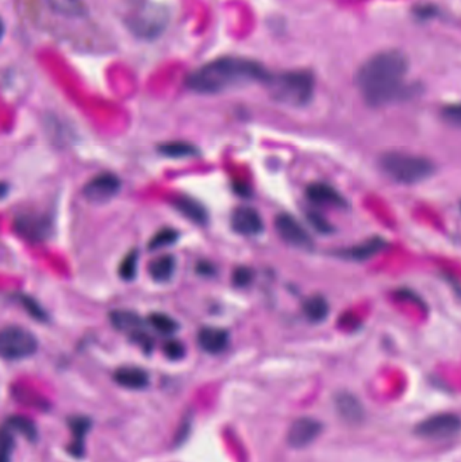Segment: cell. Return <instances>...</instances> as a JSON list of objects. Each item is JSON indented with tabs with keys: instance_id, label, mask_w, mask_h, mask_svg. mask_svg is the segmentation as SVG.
<instances>
[{
	"instance_id": "603a6c76",
	"label": "cell",
	"mask_w": 461,
	"mask_h": 462,
	"mask_svg": "<svg viewBox=\"0 0 461 462\" xmlns=\"http://www.w3.org/2000/svg\"><path fill=\"white\" fill-rule=\"evenodd\" d=\"M303 314L310 322L318 323L329 315V303L320 295L311 296L303 303Z\"/></svg>"
},
{
	"instance_id": "52a82bcc",
	"label": "cell",
	"mask_w": 461,
	"mask_h": 462,
	"mask_svg": "<svg viewBox=\"0 0 461 462\" xmlns=\"http://www.w3.org/2000/svg\"><path fill=\"white\" fill-rule=\"evenodd\" d=\"M416 435L425 439H448L461 433V418L456 414H437L417 424Z\"/></svg>"
},
{
	"instance_id": "44dd1931",
	"label": "cell",
	"mask_w": 461,
	"mask_h": 462,
	"mask_svg": "<svg viewBox=\"0 0 461 462\" xmlns=\"http://www.w3.org/2000/svg\"><path fill=\"white\" fill-rule=\"evenodd\" d=\"M175 209L194 224H205L207 221L206 209L192 197H179L173 200Z\"/></svg>"
},
{
	"instance_id": "d590c367",
	"label": "cell",
	"mask_w": 461,
	"mask_h": 462,
	"mask_svg": "<svg viewBox=\"0 0 461 462\" xmlns=\"http://www.w3.org/2000/svg\"><path fill=\"white\" fill-rule=\"evenodd\" d=\"M435 13V10L434 9H432L430 6H423V7H418V9H416V14L418 15V16H421V18H423V19H426V18H430L432 15Z\"/></svg>"
},
{
	"instance_id": "1f68e13d",
	"label": "cell",
	"mask_w": 461,
	"mask_h": 462,
	"mask_svg": "<svg viewBox=\"0 0 461 462\" xmlns=\"http://www.w3.org/2000/svg\"><path fill=\"white\" fill-rule=\"evenodd\" d=\"M254 279V272L248 266H238L237 269L233 272V284L238 288L248 287L251 281Z\"/></svg>"
},
{
	"instance_id": "836d02e7",
	"label": "cell",
	"mask_w": 461,
	"mask_h": 462,
	"mask_svg": "<svg viewBox=\"0 0 461 462\" xmlns=\"http://www.w3.org/2000/svg\"><path fill=\"white\" fill-rule=\"evenodd\" d=\"M308 219L310 224L318 231V233H322V234H327V233H332V226L329 224V222L322 216L321 214L318 212H308Z\"/></svg>"
},
{
	"instance_id": "8fae6325",
	"label": "cell",
	"mask_w": 461,
	"mask_h": 462,
	"mask_svg": "<svg viewBox=\"0 0 461 462\" xmlns=\"http://www.w3.org/2000/svg\"><path fill=\"white\" fill-rule=\"evenodd\" d=\"M230 224L233 230L241 236H259L264 230V224L260 214L246 206H241L233 211Z\"/></svg>"
},
{
	"instance_id": "4fadbf2b",
	"label": "cell",
	"mask_w": 461,
	"mask_h": 462,
	"mask_svg": "<svg viewBox=\"0 0 461 462\" xmlns=\"http://www.w3.org/2000/svg\"><path fill=\"white\" fill-rule=\"evenodd\" d=\"M15 229L30 241H42L50 233V224L43 216L23 215L15 221Z\"/></svg>"
},
{
	"instance_id": "d6a6232c",
	"label": "cell",
	"mask_w": 461,
	"mask_h": 462,
	"mask_svg": "<svg viewBox=\"0 0 461 462\" xmlns=\"http://www.w3.org/2000/svg\"><path fill=\"white\" fill-rule=\"evenodd\" d=\"M441 115L448 123H450L453 126L461 127V103L448 104L443 109Z\"/></svg>"
},
{
	"instance_id": "cb8c5ba5",
	"label": "cell",
	"mask_w": 461,
	"mask_h": 462,
	"mask_svg": "<svg viewBox=\"0 0 461 462\" xmlns=\"http://www.w3.org/2000/svg\"><path fill=\"white\" fill-rule=\"evenodd\" d=\"M158 152L169 158H190L195 157L197 149L192 143L184 141H170L161 143L158 146Z\"/></svg>"
},
{
	"instance_id": "d4e9b609",
	"label": "cell",
	"mask_w": 461,
	"mask_h": 462,
	"mask_svg": "<svg viewBox=\"0 0 461 462\" xmlns=\"http://www.w3.org/2000/svg\"><path fill=\"white\" fill-rule=\"evenodd\" d=\"M4 426H7L14 434L18 433V434L23 435L30 442L37 441L38 430H37L34 422H31L26 417H21V415L10 417L9 419L6 420Z\"/></svg>"
},
{
	"instance_id": "d6986e66",
	"label": "cell",
	"mask_w": 461,
	"mask_h": 462,
	"mask_svg": "<svg viewBox=\"0 0 461 462\" xmlns=\"http://www.w3.org/2000/svg\"><path fill=\"white\" fill-rule=\"evenodd\" d=\"M110 322L118 331L129 334L130 338L145 333L142 319L133 311H127V309L112 311L110 314Z\"/></svg>"
},
{
	"instance_id": "8992f818",
	"label": "cell",
	"mask_w": 461,
	"mask_h": 462,
	"mask_svg": "<svg viewBox=\"0 0 461 462\" xmlns=\"http://www.w3.org/2000/svg\"><path fill=\"white\" fill-rule=\"evenodd\" d=\"M38 349L37 338L19 326H7L0 334V353L6 360H22Z\"/></svg>"
},
{
	"instance_id": "3957f363",
	"label": "cell",
	"mask_w": 461,
	"mask_h": 462,
	"mask_svg": "<svg viewBox=\"0 0 461 462\" xmlns=\"http://www.w3.org/2000/svg\"><path fill=\"white\" fill-rule=\"evenodd\" d=\"M271 97L276 101L293 107L308 104L314 94V76L308 70H288L271 76L266 82Z\"/></svg>"
},
{
	"instance_id": "4dcf8cb0",
	"label": "cell",
	"mask_w": 461,
	"mask_h": 462,
	"mask_svg": "<svg viewBox=\"0 0 461 462\" xmlns=\"http://www.w3.org/2000/svg\"><path fill=\"white\" fill-rule=\"evenodd\" d=\"M163 351L166 354L168 360L170 361H179L185 356V348L180 341L176 339H169L164 343Z\"/></svg>"
},
{
	"instance_id": "30bf717a",
	"label": "cell",
	"mask_w": 461,
	"mask_h": 462,
	"mask_svg": "<svg viewBox=\"0 0 461 462\" xmlns=\"http://www.w3.org/2000/svg\"><path fill=\"white\" fill-rule=\"evenodd\" d=\"M322 433V423L314 418L293 420L287 433V442L293 449H303L311 445Z\"/></svg>"
},
{
	"instance_id": "8d00e7d4",
	"label": "cell",
	"mask_w": 461,
	"mask_h": 462,
	"mask_svg": "<svg viewBox=\"0 0 461 462\" xmlns=\"http://www.w3.org/2000/svg\"><path fill=\"white\" fill-rule=\"evenodd\" d=\"M197 272L200 275H211V273H214V268L209 263H200L197 265Z\"/></svg>"
},
{
	"instance_id": "2e32d148",
	"label": "cell",
	"mask_w": 461,
	"mask_h": 462,
	"mask_svg": "<svg viewBox=\"0 0 461 462\" xmlns=\"http://www.w3.org/2000/svg\"><path fill=\"white\" fill-rule=\"evenodd\" d=\"M114 381L126 390L140 391V390H145L149 385L151 378H149V373L142 368L122 366L115 370Z\"/></svg>"
},
{
	"instance_id": "9c48e42d",
	"label": "cell",
	"mask_w": 461,
	"mask_h": 462,
	"mask_svg": "<svg viewBox=\"0 0 461 462\" xmlns=\"http://www.w3.org/2000/svg\"><path fill=\"white\" fill-rule=\"evenodd\" d=\"M121 180L112 173H100L84 185L83 194L90 202L104 203L119 192Z\"/></svg>"
},
{
	"instance_id": "4316f807",
	"label": "cell",
	"mask_w": 461,
	"mask_h": 462,
	"mask_svg": "<svg viewBox=\"0 0 461 462\" xmlns=\"http://www.w3.org/2000/svg\"><path fill=\"white\" fill-rule=\"evenodd\" d=\"M137 266H139V253L137 251H131L127 253L121 264L118 266V275L122 280H133L137 275Z\"/></svg>"
},
{
	"instance_id": "f1b7e54d",
	"label": "cell",
	"mask_w": 461,
	"mask_h": 462,
	"mask_svg": "<svg viewBox=\"0 0 461 462\" xmlns=\"http://www.w3.org/2000/svg\"><path fill=\"white\" fill-rule=\"evenodd\" d=\"M18 302L21 303V306L25 308V311L28 312V315L36 319V321H40V322H46L48 321V315L46 312L43 311V308L37 303L36 299L30 297L28 295H18L16 296Z\"/></svg>"
},
{
	"instance_id": "7402d4cb",
	"label": "cell",
	"mask_w": 461,
	"mask_h": 462,
	"mask_svg": "<svg viewBox=\"0 0 461 462\" xmlns=\"http://www.w3.org/2000/svg\"><path fill=\"white\" fill-rule=\"evenodd\" d=\"M175 268H176L175 258L169 254H164L151 261L149 276L157 282H167L173 277Z\"/></svg>"
},
{
	"instance_id": "9a60e30c",
	"label": "cell",
	"mask_w": 461,
	"mask_h": 462,
	"mask_svg": "<svg viewBox=\"0 0 461 462\" xmlns=\"http://www.w3.org/2000/svg\"><path fill=\"white\" fill-rule=\"evenodd\" d=\"M68 424H70L72 439L70 445L67 446V450L75 458H80L83 457L85 451V436L91 429V419L87 417L76 415L68 419Z\"/></svg>"
},
{
	"instance_id": "ffe728a7",
	"label": "cell",
	"mask_w": 461,
	"mask_h": 462,
	"mask_svg": "<svg viewBox=\"0 0 461 462\" xmlns=\"http://www.w3.org/2000/svg\"><path fill=\"white\" fill-rule=\"evenodd\" d=\"M45 6L50 13L65 16V18H84L87 14V7L83 0H43Z\"/></svg>"
},
{
	"instance_id": "6da1fadb",
	"label": "cell",
	"mask_w": 461,
	"mask_h": 462,
	"mask_svg": "<svg viewBox=\"0 0 461 462\" xmlns=\"http://www.w3.org/2000/svg\"><path fill=\"white\" fill-rule=\"evenodd\" d=\"M407 57L395 49L375 53L356 73V85L367 104L381 107L405 95Z\"/></svg>"
},
{
	"instance_id": "83f0119b",
	"label": "cell",
	"mask_w": 461,
	"mask_h": 462,
	"mask_svg": "<svg viewBox=\"0 0 461 462\" xmlns=\"http://www.w3.org/2000/svg\"><path fill=\"white\" fill-rule=\"evenodd\" d=\"M178 238H179V233L176 230L168 229V227L161 229L151 239L149 249L157 251V249L166 248V246H169V245H173L178 241Z\"/></svg>"
},
{
	"instance_id": "5b68a950",
	"label": "cell",
	"mask_w": 461,
	"mask_h": 462,
	"mask_svg": "<svg viewBox=\"0 0 461 462\" xmlns=\"http://www.w3.org/2000/svg\"><path fill=\"white\" fill-rule=\"evenodd\" d=\"M129 28L142 38H153L167 25L168 13L161 6L148 0L136 1L126 14Z\"/></svg>"
},
{
	"instance_id": "e0dca14e",
	"label": "cell",
	"mask_w": 461,
	"mask_h": 462,
	"mask_svg": "<svg viewBox=\"0 0 461 462\" xmlns=\"http://www.w3.org/2000/svg\"><path fill=\"white\" fill-rule=\"evenodd\" d=\"M197 345L209 354H219L229 345V333L219 327H203L197 333Z\"/></svg>"
},
{
	"instance_id": "277c9868",
	"label": "cell",
	"mask_w": 461,
	"mask_h": 462,
	"mask_svg": "<svg viewBox=\"0 0 461 462\" xmlns=\"http://www.w3.org/2000/svg\"><path fill=\"white\" fill-rule=\"evenodd\" d=\"M380 168L396 182L417 184L433 175L434 164L421 155L392 152L381 155Z\"/></svg>"
},
{
	"instance_id": "7c38bea8",
	"label": "cell",
	"mask_w": 461,
	"mask_h": 462,
	"mask_svg": "<svg viewBox=\"0 0 461 462\" xmlns=\"http://www.w3.org/2000/svg\"><path fill=\"white\" fill-rule=\"evenodd\" d=\"M335 407L340 418L349 424L362 423L364 419V407L362 402L349 392L335 395Z\"/></svg>"
},
{
	"instance_id": "7a4b0ae2",
	"label": "cell",
	"mask_w": 461,
	"mask_h": 462,
	"mask_svg": "<svg viewBox=\"0 0 461 462\" xmlns=\"http://www.w3.org/2000/svg\"><path fill=\"white\" fill-rule=\"evenodd\" d=\"M272 73L257 61L246 57L224 56L206 62L190 73L185 85L197 94H219L251 83H264Z\"/></svg>"
},
{
	"instance_id": "e575fe53",
	"label": "cell",
	"mask_w": 461,
	"mask_h": 462,
	"mask_svg": "<svg viewBox=\"0 0 461 462\" xmlns=\"http://www.w3.org/2000/svg\"><path fill=\"white\" fill-rule=\"evenodd\" d=\"M188 433H190V419H185L183 422V427L179 430V433L176 435V439L175 441L178 444H180L182 441L185 439V435L188 434Z\"/></svg>"
},
{
	"instance_id": "484cf974",
	"label": "cell",
	"mask_w": 461,
	"mask_h": 462,
	"mask_svg": "<svg viewBox=\"0 0 461 462\" xmlns=\"http://www.w3.org/2000/svg\"><path fill=\"white\" fill-rule=\"evenodd\" d=\"M148 321L157 333L164 334V336H170V334L176 333L179 329L178 322L172 317H169L167 314H163V312H154L152 315H149Z\"/></svg>"
},
{
	"instance_id": "ba28073f",
	"label": "cell",
	"mask_w": 461,
	"mask_h": 462,
	"mask_svg": "<svg viewBox=\"0 0 461 462\" xmlns=\"http://www.w3.org/2000/svg\"><path fill=\"white\" fill-rule=\"evenodd\" d=\"M275 227L280 238L288 245L299 249H310L313 246V239L305 227L290 214H279L275 219Z\"/></svg>"
},
{
	"instance_id": "5bb4252c",
	"label": "cell",
	"mask_w": 461,
	"mask_h": 462,
	"mask_svg": "<svg viewBox=\"0 0 461 462\" xmlns=\"http://www.w3.org/2000/svg\"><path fill=\"white\" fill-rule=\"evenodd\" d=\"M308 200L322 204V206H335V207H347V200L335 187L326 182H313L306 189Z\"/></svg>"
},
{
	"instance_id": "f546056e",
	"label": "cell",
	"mask_w": 461,
	"mask_h": 462,
	"mask_svg": "<svg viewBox=\"0 0 461 462\" xmlns=\"http://www.w3.org/2000/svg\"><path fill=\"white\" fill-rule=\"evenodd\" d=\"M14 445V433L7 426H3V430H1V461L0 462H11Z\"/></svg>"
},
{
	"instance_id": "ac0fdd59",
	"label": "cell",
	"mask_w": 461,
	"mask_h": 462,
	"mask_svg": "<svg viewBox=\"0 0 461 462\" xmlns=\"http://www.w3.org/2000/svg\"><path fill=\"white\" fill-rule=\"evenodd\" d=\"M386 245H387L386 239L374 237V238L365 241L363 243L340 251L338 255L342 258H347V260H353V261H365V260L376 255L377 253L381 252L386 248Z\"/></svg>"
}]
</instances>
